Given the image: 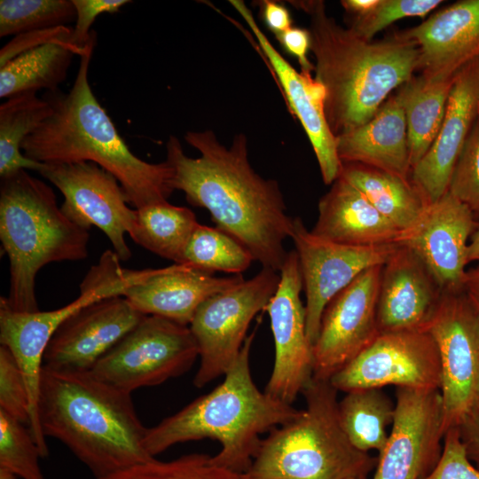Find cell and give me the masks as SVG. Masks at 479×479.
Returning a JSON list of instances; mask_svg holds the SVG:
<instances>
[{
  "label": "cell",
  "mask_w": 479,
  "mask_h": 479,
  "mask_svg": "<svg viewBox=\"0 0 479 479\" xmlns=\"http://www.w3.org/2000/svg\"><path fill=\"white\" fill-rule=\"evenodd\" d=\"M255 259L239 240L220 230L199 224L183 254L180 264L214 273L240 274Z\"/></svg>",
  "instance_id": "obj_33"
},
{
  "label": "cell",
  "mask_w": 479,
  "mask_h": 479,
  "mask_svg": "<svg viewBox=\"0 0 479 479\" xmlns=\"http://www.w3.org/2000/svg\"><path fill=\"white\" fill-rule=\"evenodd\" d=\"M310 16L315 79L326 90L325 114L336 137L368 122L418 69L420 49L400 31L367 41L326 12L323 1H291Z\"/></svg>",
  "instance_id": "obj_3"
},
{
  "label": "cell",
  "mask_w": 479,
  "mask_h": 479,
  "mask_svg": "<svg viewBox=\"0 0 479 479\" xmlns=\"http://www.w3.org/2000/svg\"><path fill=\"white\" fill-rule=\"evenodd\" d=\"M448 192L479 218V115L457 161Z\"/></svg>",
  "instance_id": "obj_38"
},
{
  "label": "cell",
  "mask_w": 479,
  "mask_h": 479,
  "mask_svg": "<svg viewBox=\"0 0 479 479\" xmlns=\"http://www.w3.org/2000/svg\"><path fill=\"white\" fill-rule=\"evenodd\" d=\"M463 290L479 318V263L467 270Z\"/></svg>",
  "instance_id": "obj_46"
},
{
  "label": "cell",
  "mask_w": 479,
  "mask_h": 479,
  "mask_svg": "<svg viewBox=\"0 0 479 479\" xmlns=\"http://www.w3.org/2000/svg\"><path fill=\"white\" fill-rule=\"evenodd\" d=\"M329 381L343 392L388 385L440 389L438 350L426 329L380 333Z\"/></svg>",
  "instance_id": "obj_11"
},
{
  "label": "cell",
  "mask_w": 479,
  "mask_h": 479,
  "mask_svg": "<svg viewBox=\"0 0 479 479\" xmlns=\"http://www.w3.org/2000/svg\"><path fill=\"white\" fill-rule=\"evenodd\" d=\"M339 177L355 186L401 232L410 229L429 205L411 177L356 162H342Z\"/></svg>",
  "instance_id": "obj_27"
},
{
  "label": "cell",
  "mask_w": 479,
  "mask_h": 479,
  "mask_svg": "<svg viewBox=\"0 0 479 479\" xmlns=\"http://www.w3.org/2000/svg\"><path fill=\"white\" fill-rule=\"evenodd\" d=\"M24 425L0 410V467L21 479H44L39 465V447Z\"/></svg>",
  "instance_id": "obj_36"
},
{
  "label": "cell",
  "mask_w": 479,
  "mask_h": 479,
  "mask_svg": "<svg viewBox=\"0 0 479 479\" xmlns=\"http://www.w3.org/2000/svg\"><path fill=\"white\" fill-rule=\"evenodd\" d=\"M38 418L45 437L62 442L97 478L154 459L145 449L147 432L131 393L90 372L43 366Z\"/></svg>",
  "instance_id": "obj_4"
},
{
  "label": "cell",
  "mask_w": 479,
  "mask_h": 479,
  "mask_svg": "<svg viewBox=\"0 0 479 479\" xmlns=\"http://www.w3.org/2000/svg\"><path fill=\"white\" fill-rule=\"evenodd\" d=\"M440 0H379L367 13L352 17L349 28L361 38L372 41L381 30L393 22L410 17H425Z\"/></svg>",
  "instance_id": "obj_37"
},
{
  "label": "cell",
  "mask_w": 479,
  "mask_h": 479,
  "mask_svg": "<svg viewBox=\"0 0 479 479\" xmlns=\"http://www.w3.org/2000/svg\"><path fill=\"white\" fill-rule=\"evenodd\" d=\"M229 3L247 24L259 49L275 73L289 108L301 122L315 153L322 179L332 185L340 176L342 161L336 137L325 114L326 90L310 73L297 71L273 46L242 0Z\"/></svg>",
  "instance_id": "obj_19"
},
{
  "label": "cell",
  "mask_w": 479,
  "mask_h": 479,
  "mask_svg": "<svg viewBox=\"0 0 479 479\" xmlns=\"http://www.w3.org/2000/svg\"><path fill=\"white\" fill-rule=\"evenodd\" d=\"M316 236L350 246L397 244L401 232L351 184L339 177L318 202Z\"/></svg>",
  "instance_id": "obj_26"
},
{
  "label": "cell",
  "mask_w": 479,
  "mask_h": 479,
  "mask_svg": "<svg viewBox=\"0 0 479 479\" xmlns=\"http://www.w3.org/2000/svg\"><path fill=\"white\" fill-rule=\"evenodd\" d=\"M457 75H413L401 86L412 169L426 154L439 131Z\"/></svg>",
  "instance_id": "obj_29"
},
{
  "label": "cell",
  "mask_w": 479,
  "mask_h": 479,
  "mask_svg": "<svg viewBox=\"0 0 479 479\" xmlns=\"http://www.w3.org/2000/svg\"><path fill=\"white\" fill-rule=\"evenodd\" d=\"M0 479H19V476L7 468L0 467Z\"/></svg>",
  "instance_id": "obj_49"
},
{
  "label": "cell",
  "mask_w": 479,
  "mask_h": 479,
  "mask_svg": "<svg viewBox=\"0 0 479 479\" xmlns=\"http://www.w3.org/2000/svg\"><path fill=\"white\" fill-rule=\"evenodd\" d=\"M75 12V25L72 31L71 43L81 53L89 44L93 32L90 27L102 13H114L129 0H72ZM79 55V56H80Z\"/></svg>",
  "instance_id": "obj_41"
},
{
  "label": "cell",
  "mask_w": 479,
  "mask_h": 479,
  "mask_svg": "<svg viewBox=\"0 0 479 479\" xmlns=\"http://www.w3.org/2000/svg\"><path fill=\"white\" fill-rule=\"evenodd\" d=\"M73 29L61 26L16 35L0 51V67L20 53L54 40H70Z\"/></svg>",
  "instance_id": "obj_42"
},
{
  "label": "cell",
  "mask_w": 479,
  "mask_h": 479,
  "mask_svg": "<svg viewBox=\"0 0 479 479\" xmlns=\"http://www.w3.org/2000/svg\"><path fill=\"white\" fill-rule=\"evenodd\" d=\"M255 332L247 335L224 380L179 412L147 428L144 440L153 458L170 446L210 438L220 443L213 465L245 474L256 456L260 435L294 419L301 410L260 391L249 366Z\"/></svg>",
  "instance_id": "obj_5"
},
{
  "label": "cell",
  "mask_w": 479,
  "mask_h": 479,
  "mask_svg": "<svg viewBox=\"0 0 479 479\" xmlns=\"http://www.w3.org/2000/svg\"><path fill=\"white\" fill-rule=\"evenodd\" d=\"M0 410L29 427L27 385L15 357L4 345L0 346Z\"/></svg>",
  "instance_id": "obj_39"
},
{
  "label": "cell",
  "mask_w": 479,
  "mask_h": 479,
  "mask_svg": "<svg viewBox=\"0 0 479 479\" xmlns=\"http://www.w3.org/2000/svg\"><path fill=\"white\" fill-rule=\"evenodd\" d=\"M38 172L64 196L62 211L73 222L90 230L100 229L121 261L131 257L125 240L135 222L118 180L94 162L45 163Z\"/></svg>",
  "instance_id": "obj_13"
},
{
  "label": "cell",
  "mask_w": 479,
  "mask_h": 479,
  "mask_svg": "<svg viewBox=\"0 0 479 479\" xmlns=\"http://www.w3.org/2000/svg\"><path fill=\"white\" fill-rule=\"evenodd\" d=\"M394 420L373 479H424L437 465L444 436L439 389L397 388Z\"/></svg>",
  "instance_id": "obj_12"
},
{
  "label": "cell",
  "mask_w": 479,
  "mask_h": 479,
  "mask_svg": "<svg viewBox=\"0 0 479 479\" xmlns=\"http://www.w3.org/2000/svg\"><path fill=\"white\" fill-rule=\"evenodd\" d=\"M426 330L439 354L445 434L479 404V318L463 289L443 291Z\"/></svg>",
  "instance_id": "obj_10"
},
{
  "label": "cell",
  "mask_w": 479,
  "mask_h": 479,
  "mask_svg": "<svg viewBox=\"0 0 479 479\" xmlns=\"http://www.w3.org/2000/svg\"><path fill=\"white\" fill-rule=\"evenodd\" d=\"M478 225L471 209L448 192L401 232L397 244L423 260L443 291H459L464 287L469 240Z\"/></svg>",
  "instance_id": "obj_18"
},
{
  "label": "cell",
  "mask_w": 479,
  "mask_h": 479,
  "mask_svg": "<svg viewBox=\"0 0 479 479\" xmlns=\"http://www.w3.org/2000/svg\"><path fill=\"white\" fill-rule=\"evenodd\" d=\"M51 104L36 92L21 93L0 106V177L20 170L38 172L43 163L27 158L21 150L24 140L51 114Z\"/></svg>",
  "instance_id": "obj_31"
},
{
  "label": "cell",
  "mask_w": 479,
  "mask_h": 479,
  "mask_svg": "<svg viewBox=\"0 0 479 479\" xmlns=\"http://www.w3.org/2000/svg\"><path fill=\"white\" fill-rule=\"evenodd\" d=\"M285 50L294 55L300 66L301 71L310 73L314 71L312 64L308 57L310 50V35L309 30L300 27H290L287 31L276 35Z\"/></svg>",
  "instance_id": "obj_43"
},
{
  "label": "cell",
  "mask_w": 479,
  "mask_h": 479,
  "mask_svg": "<svg viewBox=\"0 0 479 479\" xmlns=\"http://www.w3.org/2000/svg\"><path fill=\"white\" fill-rule=\"evenodd\" d=\"M400 33L419 46L420 75H454L479 58V0L453 3Z\"/></svg>",
  "instance_id": "obj_23"
},
{
  "label": "cell",
  "mask_w": 479,
  "mask_h": 479,
  "mask_svg": "<svg viewBox=\"0 0 479 479\" xmlns=\"http://www.w3.org/2000/svg\"><path fill=\"white\" fill-rule=\"evenodd\" d=\"M75 18L72 0H1L0 37L67 26Z\"/></svg>",
  "instance_id": "obj_34"
},
{
  "label": "cell",
  "mask_w": 479,
  "mask_h": 479,
  "mask_svg": "<svg viewBox=\"0 0 479 479\" xmlns=\"http://www.w3.org/2000/svg\"><path fill=\"white\" fill-rule=\"evenodd\" d=\"M210 459L203 453L186 454L169 461L154 459L97 479H247L245 474L213 465Z\"/></svg>",
  "instance_id": "obj_35"
},
{
  "label": "cell",
  "mask_w": 479,
  "mask_h": 479,
  "mask_svg": "<svg viewBox=\"0 0 479 479\" xmlns=\"http://www.w3.org/2000/svg\"><path fill=\"white\" fill-rule=\"evenodd\" d=\"M261 10L266 25L276 35L292 27L290 13L284 4L264 0L261 2Z\"/></svg>",
  "instance_id": "obj_45"
},
{
  "label": "cell",
  "mask_w": 479,
  "mask_h": 479,
  "mask_svg": "<svg viewBox=\"0 0 479 479\" xmlns=\"http://www.w3.org/2000/svg\"><path fill=\"white\" fill-rule=\"evenodd\" d=\"M96 33L80 55L75 80L67 93L47 91L50 116L22 143L23 153L40 163L94 162L120 183L135 209L167 201L175 191L173 170L165 161L151 163L136 156L99 104L89 82Z\"/></svg>",
  "instance_id": "obj_2"
},
{
  "label": "cell",
  "mask_w": 479,
  "mask_h": 479,
  "mask_svg": "<svg viewBox=\"0 0 479 479\" xmlns=\"http://www.w3.org/2000/svg\"><path fill=\"white\" fill-rule=\"evenodd\" d=\"M443 289L423 260L397 244L381 266L377 302L380 333L426 329Z\"/></svg>",
  "instance_id": "obj_22"
},
{
  "label": "cell",
  "mask_w": 479,
  "mask_h": 479,
  "mask_svg": "<svg viewBox=\"0 0 479 479\" xmlns=\"http://www.w3.org/2000/svg\"><path fill=\"white\" fill-rule=\"evenodd\" d=\"M199 224L188 208L161 201L136 209L129 236L150 252L180 264L185 248Z\"/></svg>",
  "instance_id": "obj_30"
},
{
  "label": "cell",
  "mask_w": 479,
  "mask_h": 479,
  "mask_svg": "<svg viewBox=\"0 0 479 479\" xmlns=\"http://www.w3.org/2000/svg\"><path fill=\"white\" fill-rule=\"evenodd\" d=\"M396 404L381 389H358L346 392L338 402V415L343 431L357 450L379 453L384 449L392 425Z\"/></svg>",
  "instance_id": "obj_32"
},
{
  "label": "cell",
  "mask_w": 479,
  "mask_h": 479,
  "mask_svg": "<svg viewBox=\"0 0 479 479\" xmlns=\"http://www.w3.org/2000/svg\"><path fill=\"white\" fill-rule=\"evenodd\" d=\"M103 298L96 286L82 285L78 297L53 310L18 312L0 301V343L10 349L20 365L29 393V429L41 455L49 450L38 418V397L44 350L58 327L71 315Z\"/></svg>",
  "instance_id": "obj_20"
},
{
  "label": "cell",
  "mask_w": 479,
  "mask_h": 479,
  "mask_svg": "<svg viewBox=\"0 0 479 479\" xmlns=\"http://www.w3.org/2000/svg\"><path fill=\"white\" fill-rule=\"evenodd\" d=\"M424 479H479V468L468 459L457 428L445 432L441 458Z\"/></svg>",
  "instance_id": "obj_40"
},
{
  "label": "cell",
  "mask_w": 479,
  "mask_h": 479,
  "mask_svg": "<svg viewBox=\"0 0 479 479\" xmlns=\"http://www.w3.org/2000/svg\"><path fill=\"white\" fill-rule=\"evenodd\" d=\"M337 390L312 377L302 391L306 408L273 428L245 475L247 479H349L366 476L377 459L357 450L343 431Z\"/></svg>",
  "instance_id": "obj_7"
},
{
  "label": "cell",
  "mask_w": 479,
  "mask_h": 479,
  "mask_svg": "<svg viewBox=\"0 0 479 479\" xmlns=\"http://www.w3.org/2000/svg\"><path fill=\"white\" fill-rule=\"evenodd\" d=\"M478 115H479V107H478Z\"/></svg>",
  "instance_id": "obj_51"
},
{
  "label": "cell",
  "mask_w": 479,
  "mask_h": 479,
  "mask_svg": "<svg viewBox=\"0 0 479 479\" xmlns=\"http://www.w3.org/2000/svg\"><path fill=\"white\" fill-rule=\"evenodd\" d=\"M1 180L0 240L10 280L0 301L14 311L35 312L38 271L51 263L84 260L90 230L67 217L51 187L27 170Z\"/></svg>",
  "instance_id": "obj_6"
},
{
  "label": "cell",
  "mask_w": 479,
  "mask_h": 479,
  "mask_svg": "<svg viewBox=\"0 0 479 479\" xmlns=\"http://www.w3.org/2000/svg\"><path fill=\"white\" fill-rule=\"evenodd\" d=\"M381 266L363 271L327 303L312 346L314 378L330 380L380 334L377 302Z\"/></svg>",
  "instance_id": "obj_16"
},
{
  "label": "cell",
  "mask_w": 479,
  "mask_h": 479,
  "mask_svg": "<svg viewBox=\"0 0 479 479\" xmlns=\"http://www.w3.org/2000/svg\"><path fill=\"white\" fill-rule=\"evenodd\" d=\"M279 282L264 310L269 314L275 359L264 392L291 404L313 377L312 346L306 332L303 289L295 250L287 253L279 271Z\"/></svg>",
  "instance_id": "obj_15"
},
{
  "label": "cell",
  "mask_w": 479,
  "mask_h": 479,
  "mask_svg": "<svg viewBox=\"0 0 479 479\" xmlns=\"http://www.w3.org/2000/svg\"><path fill=\"white\" fill-rule=\"evenodd\" d=\"M349 479H367L366 476H356V477H351V478H349Z\"/></svg>",
  "instance_id": "obj_50"
},
{
  "label": "cell",
  "mask_w": 479,
  "mask_h": 479,
  "mask_svg": "<svg viewBox=\"0 0 479 479\" xmlns=\"http://www.w3.org/2000/svg\"><path fill=\"white\" fill-rule=\"evenodd\" d=\"M342 162L371 166L411 177L412 165L401 87L393 92L365 123L336 137Z\"/></svg>",
  "instance_id": "obj_25"
},
{
  "label": "cell",
  "mask_w": 479,
  "mask_h": 479,
  "mask_svg": "<svg viewBox=\"0 0 479 479\" xmlns=\"http://www.w3.org/2000/svg\"><path fill=\"white\" fill-rule=\"evenodd\" d=\"M470 461L479 468V404L457 427Z\"/></svg>",
  "instance_id": "obj_44"
},
{
  "label": "cell",
  "mask_w": 479,
  "mask_h": 479,
  "mask_svg": "<svg viewBox=\"0 0 479 479\" xmlns=\"http://www.w3.org/2000/svg\"><path fill=\"white\" fill-rule=\"evenodd\" d=\"M280 276L270 268L207 299L189 327L200 351L193 384L202 388L224 375L236 361L255 316L265 310Z\"/></svg>",
  "instance_id": "obj_9"
},
{
  "label": "cell",
  "mask_w": 479,
  "mask_h": 479,
  "mask_svg": "<svg viewBox=\"0 0 479 479\" xmlns=\"http://www.w3.org/2000/svg\"><path fill=\"white\" fill-rule=\"evenodd\" d=\"M291 239L295 246L306 295V332L311 346L317 341L327 303L363 271L382 265L397 244L350 246L319 238L294 218Z\"/></svg>",
  "instance_id": "obj_14"
},
{
  "label": "cell",
  "mask_w": 479,
  "mask_h": 479,
  "mask_svg": "<svg viewBox=\"0 0 479 479\" xmlns=\"http://www.w3.org/2000/svg\"><path fill=\"white\" fill-rule=\"evenodd\" d=\"M145 316L124 296L89 304L55 331L44 350L43 366L59 372H90Z\"/></svg>",
  "instance_id": "obj_17"
},
{
  "label": "cell",
  "mask_w": 479,
  "mask_h": 479,
  "mask_svg": "<svg viewBox=\"0 0 479 479\" xmlns=\"http://www.w3.org/2000/svg\"><path fill=\"white\" fill-rule=\"evenodd\" d=\"M200 356L187 326L145 315L95 365L90 373L128 393L188 372Z\"/></svg>",
  "instance_id": "obj_8"
},
{
  "label": "cell",
  "mask_w": 479,
  "mask_h": 479,
  "mask_svg": "<svg viewBox=\"0 0 479 479\" xmlns=\"http://www.w3.org/2000/svg\"><path fill=\"white\" fill-rule=\"evenodd\" d=\"M379 0H342L341 4L345 12L351 17H357L367 13Z\"/></svg>",
  "instance_id": "obj_47"
},
{
  "label": "cell",
  "mask_w": 479,
  "mask_h": 479,
  "mask_svg": "<svg viewBox=\"0 0 479 479\" xmlns=\"http://www.w3.org/2000/svg\"><path fill=\"white\" fill-rule=\"evenodd\" d=\"M185 140L200 156H187L178 138L169 137L166 161L173 170V189L182 191L190 204L206 208L216 227L242 243L263 268L279 271L294 218L287 214L277 181L251 167L247 137L236 135L229 147L209 130L187 131Z\"/></svg>",
  "instance_id": "obj_1"
},
{
  "label": "cell",
  "mask_w": 479,
  "mask_h": 479,
  "mask_svg": "<svg viewBox=\"0 0 479 479\" xmlns=\"http://www.w3.org/2000/svg\"><path fill=\"white\" fill-rule=\"evenodd\" d=\"M479 263V225L473 232L467 247V263Z\"/></svg>",
  "instance_id": "obj_48"
},
{
  "label": "cell",
  "mask_w": 479,
  "mask_h": 479,
  "mask_svg": "<svg viewBox=\"0 0 479 479\" xmlns=\"http://www.w3.org/2000/svg\"><path fill=\"white\" fill-rule=\"evenodd\" d=\"M478 107L479 58L458 73L439 131L426 154L412 169V181L429 204L448 192L455 165L478 116Z\"/></svg>",
  "instance_id": "obj_21"
},
{
  "label": "cell",
  "mask_w": 479,
  "mask_h": 479,
  "mask_svg": "<svg viewBox=\"0 0 479 479\" xmlns=\"http://www.w3.org/2000/svg\"><path fill=\"white\" fill-rule=\"evenodd\" d=\"M80 51L70 40H54L29 49L0 67V98L59 90L74 55Z\"/></svg>",
  "instance_id": "obj_28"
},
{
  "label": "cell",
  "mask_w": 479,
  "mask_h": 479,
  "mask_svg": "<svg viewBox=\"0 0 479 479\" xmlns=\"http://www.w3.org/2000/svg\"><path fill=\"white\" fill-rule=\"evenodd\" d=\"M243 279L241 274L216 277L214 273L175 263L153 269L145 279L130 287L123 296L144 315L159 316L189 326L207 299Z\"/></svg>",
  "instance_id": "obj_24"
}]
</instances>
